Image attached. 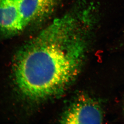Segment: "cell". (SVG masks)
<instances>
[{
    "label": "cell",
    "mask_w": 124,
    "mask_h": 124,
    "mask_svg": "<svg viewBox=\"0 0 124 124\" xmlns=\"http://www.w3.org/2000/svg\"><path fill=\"white\" fill-rule=\"evenodd\" d=\"M56 3L57 0H21L20 12L24 29L49 17L54 11Z\"/></svg>",
    "instance_id": "obj_3"
},
{
    "label": "cell",
    "mask_w": 124,
    "mask_h": 124,
    "mask_svg": "<svg viewBox=\"0 0 124 124\" xmlns=\"http://www.w3.org/2000/svg\"><path fill=\"white\" fill-rule=\"evenodd\" d=\"M104 118L99 102L88 94H82L66 111L62 121L65 124H101Z\"/></svg>",
    "instance_id": "obj_2"
},
{
    "label": "cell",
    "mask_w": 124,
    "mask_h": 124,
    "mask_svg": "<svg viewBox=\"0 0 124 124\" xmlns=\"http://www.w3.org/2000/svg\"></svg>",
    "instance_id": "obj_5"
},
{
    "label": "cell",
    "mask_w": 124,
    "mask_h": 124,
    "mask_svg": "<svg viewBox=\"0 0 124 124\" xmlns=\"http://www.w3.org/2000/svg\"><path fill=\"white\" fill-rule=\"evenodd\" d=\"M82 16L55 20L27 43L14 66L16 84L25 96L41 100L63 90L77 74L90 29Z\"/></svg>",
    "instance_id": "obj_1"
},
{
    "label": "cell",
    "mask_w": 124,
    "mask_h": 124,
    "mask_svg": "<svg viewBox=\"0 0 124 124\" xmlns=\"http://www.w3.org/2000/svg\"><path fill=\"white\" fill-rule=\"evenodd\" d=\"M21 0H0V31L15 33L24 29L20 5Z\"/></svg>",
    "instance_id": "obj_4"
}]
</instances>
